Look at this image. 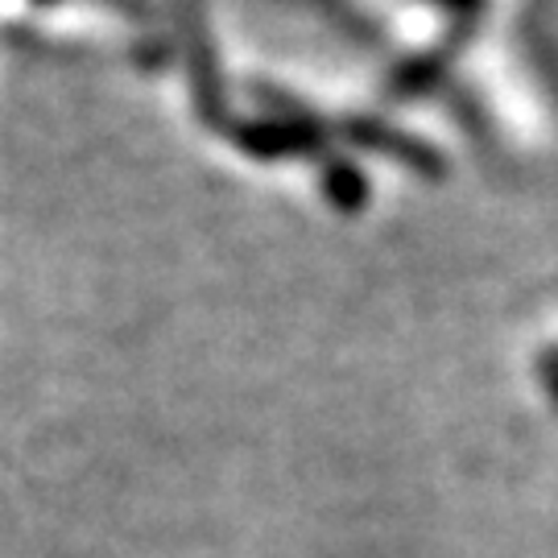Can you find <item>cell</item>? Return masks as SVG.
Returning <instances> with one entry per match:
<instances>
[{"mask_svg": "<svg viewBox=\"0 0 558 558\" xmlns=\"http://www.w3.org/2000/svg\"><path fill=\"white\" fill-rule=\"evenodd\" d=\"M546 380H550V393H555V401H558V360H550V373H546Z\"/></svg>", "mask_w": 558, "mask_h": 558, "instance_id": "obj_1", "label": "cell"}]
</instances>
